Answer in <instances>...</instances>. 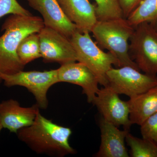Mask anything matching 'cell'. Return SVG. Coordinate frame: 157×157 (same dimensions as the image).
I'll list each match as a JSON object with an SVG mask.
<instances>
[{"label": "cell", "instance_id": "obj_17", "mask_svg": "<svg viewBox=\"0 0 157 157\" xmlns=\"http://www.w3.org/2000/svg\"><path fill=\"white\" fill-rule=\"evenodd\" d=\"M17 53L24 66L36 59L42 57L38 33L30 34L22 39L17 48Z\"/></svg>", "mask_w": 157, "mask_h": 157}, {"label": "cell", "instance_id": "obj_12", "mask_svg": "<svg viewBox=\"0 0 157 157\" xmlns=\"http://www.w3.org/2000/svg\"><path fill=\"white\" fill-rule=\"evenodd\" d=\"M27 1L31 7L42 14L45 26L58 31L69 39L77 31L76 25L68 19L57 0Z\"/></svg>", "mask_w": 157, "mask_h": 157}, {"label": "cell", "instance_id": "obj_15", "mask_svg": "<svg viewBox=\"0 0 157 157\" xmlns=\"http://www.w3.org/2000/svg\"><path fill=\"white\" fill-rule=\"evenodd\" d=\"M130 120L132 124L140 125L157 112V85L147 91L130 98Z\"/></svg>", "mask_w": 157, "mask_h": 157}, {"label": "cell", "instance_id": "obj_9", "mask_svg": "<svg viewBox=\"0 0 157 157\" xmlns=\"http://www.w3.org/2000/svg\"><path fill=\"white\" fill-rule=\"evenodd\" d=\"M92 104L97 107L105 120L118 127L122 126L124 130L129 131L132 124L129 117L128 103L122 101L109 86L98 90Z\"/></svg>", "mask_w": 157, "mask_h": 157}, {"label": "cell", "instance_id": "obj_11", "mask_svg": "<svg viewBox=\"0 0 157 157\" xmlns=\"http://www.w3.org/2000/svg\"><path fill=\"white\" fill-rule=\"evenodd\" d=\"M37 104L30 107H22L14 99L0 103V121L3 128L16 134L20 129L33 123L39 111Z\"/></svg>", "mask_w": 157, "mask_h": 157}, {"label": "cell", "instance_id": "obj_13", "mask_svg": "<svg viewBox=\"0 0 157 157\" xmlns=\"http://www.w3.org/2000/svg\"><path fill=\"white\" fill-rule=\"evenodd\" d=\"M68 19L81 33H90L98 21L96 6L89 0H57Z\"/></svg>", "mask_w": 157, "mask_h": 157}, {"label": "cell", "instance_id": "obj_7", "mask_svg": "<svg viewBox=\"0 0 157 157\" xmlns=\"http://www.w3.org/2000/svg\"><path fill=\"white\" fill-rule=\"evenodd\" d=\"M108 84L118 94L129 98L147 91L157 85V76L143 74L129 66L112 68L107 74Z\"/></svg>", "mask_w": 157, "mask_h": 157}, {"label": "cell", "instance_id": "obj_6", "mask_svg": "<svg viewBox=\"0 0 157 157\" xmlns=\"http://www.w3.org/2000/svg\"><path fill=\"white\" fill-rule=\"evenodd\" d=\"M0 77L7 87L26 88L33 95L39 108L44 109L48 107L47 94L48 90L54 85L59 82L57 69L43 72L22 70L11 75L0 73Z\"/></svg>", "mask_w": 157, "mask_h": 157}, {"label": "cell", "instance_id": "obj_19", "mask_svg": "<svg viewBox=\"0 0 157 157\" xmlns=\"http://www.w3.org/2000/svg\"><path fill=\"white\" fill-rule=\"evenodd\" d=\"M98 21L124 17L118 0H95Z\"/></svg>", "mask_w": 157, "mask_h": 157}, {"label": "cell", "instance_id": "obj_1", "mask_svg": "<svg viewBox=\"0 0 157 157\" xmlns=\"http://www.w3.org/2000/svg\"><path fill=\"white\" fill-rule=\"evenodd\" d=\"M72 130L37 113L33 123L19 130L16 135L21 141L39 154L63 157L76 151L69 143Z\"/></svg>", "mask_w": 157, "mask_h": 157}, {"label": "cell", "instance_id": "obj_21", "mask_svg": "<svg viewBox=\"0 0 157 157\" xmlns=\"http://www.w3.org/2000/svg\"><path fill=\"white\" fill-rule=\"evenodd\" d=\"M140 126L142 138L157 144V112L146 119Z\"/></svg>", "mask_w": 157, "mask_h": 157}, {"label": "cell", "instance_id": "obj_4", "mask_svg": "<svg viewBox=\"0 0 157 157\" xmlns=\"http://www.w3.org/2000/svg\"><path fill=\"white\" fill-rule=\"evenodd\" d=\"M90 33H81L76 31L70 39L76 52L77 61L89 68L98 78L99 84H108L107 74L112 68L117 66V59L110 52H105L93 41Z\"/></svg>", "mask_w": 157, "mask_h": 157}, {"label": "cell", "instance_id": "obj_10", "mask_svg": "<svg viewBox=\"0 0 157 157\" xmlns=\"http://www.w3.org/2000/svg\"><path fill=\"white\" fill-rule=\"evenodd\" d=\"M58 70L59 82H68L81 86L88 102L92 103L98 90V78L89 68L81 63L62 65Z\"/></svg>", "mask_w": 157, "mask_h": 157}, {"label": "cell", "instance_id": "obj_20", "mask_svg": "<svg viewBox=\"0 0 157 157\" xmlns=\"http://www.w3.org/2000/svg\"><path fill=\"white\" fill-rule=\"evenodd\" d=\"M12 14L32 15L29 11L21 6L17 0H0V18L7 14Z\"/></svg>", "mask_w": 157, "mask_h": 157}, {"label": "cell", "instance_id": "obj_5", "mask_svg": "<svg viewBox=\"0 0 157 157\" xmlns=\"http://www.w3.org/2000/svg\"><path fill=\"white\" fill-rule=\"evenodd\" d=\"M129 51L140 70L151 76L157 74V31L151 23L135 27L130 39Z\"/></svg>", "mask_w": 157, "mask_h": 157}, {"label": "cell", "instance_id": "obj_16", "mask_svg": "<svg viewBox=\"0 0 157 157\" xmlns=\"http://www.w3.org/2000/svg\"><path fill=\"white\" fill-rule=\"evenodd\" d=\"M127 19L135 28L144 22L152 23L157 19V0H142Z\"/></svg>", "mask_w": 157, "mask_h": 157}, {"label": "cell", "instance_id": "obj_3", "mask_svg": "<svg viewBox=\"0 0 157 157\" xmlns=\"http://www.w3.org/2000/svg\"><path fill=\"white\" fill-rule=\"evenodd\" d=\"M135 29L127 18L121 17L98 21L91 33L100 47L115 57L118 67L129 66L140 70L129 51V41Z\"/></svg>", "mask_w": 157, "mask_h": 157}, {"label": "cell", "instance_id": "obj_14", "mask_svg": "<svg viewBox=\"0 0 157 157\" xmlns=\"http://www.w3.org/2000/svg\"><path fill=\"white\" fill-rule=\"evenodd\" d=\"M101 143L97 157H128L125 138L129 131L118 127L101 118L100 122Z\"/></svg>", "mask_w": 157, "mask_h": 157}, {"label": "cell", "instance_id": "obj_23", "mask_svg": "<svg viewBox=\"0 0 157 157\" xmlns=\"http://www.w3.org/2000/svg\"><path fill=\"white\" fill-rule=\"evenodd\" d=\"M151 24L153 25L154 26L155 28V29L157 31V19L155 21Z\"/></svg>", "mask_w": 157, "mask_h": 157}, {"label": "cell", "instance_id": "obj_24", "mask_svg": "<svg viewBox=\"0 0 157 157\" xmlns=\"http://www.w3.org/2000/svg\"><path fill=\"white\" fill-rule=\"evenodd\" d=\"M3 128H3L2 125V123H1V121H0V133H1L2 129Z\"/></svg>", "mask_w": 157, "mask_h": 157}, {"label": "cell", "instance_id": "obj_8", "mask_svg": "<svg viewBox=\"0 0 157 157\" xmlns=\"http://www.w3.org/2000/svg\"><path fill=\"white\" fill-rule=\"evenodd\" d=\"M40 52L46 63L61 65L77 61L76 52L70 39L53 29L44 26L38 33Z\"/></svg>", "mask_w": 157, "mask_h": 157}, {"label": "cell", "instance_id": "obj_22", "mask_svg": "<svg viewBox=\"0 0 157 157\" xmlns=\"http://www.w3.org/2000/svg\"><path fill=\"white\" fill-rule=\"evenodd\" d=\"M124 18H127L140 4L142 0H118Z\"/></svg>", "mask_w": 157, "mask_h": 157}, {"label": "cell", "instance_id": "obj_2", "mask_svg": "<svg viewBox=\"0 0 157 157\" xmlns=\"http://www.w3.org/2000/svg\"><path fill=\"white\" fill-rule=\"evenodd\" d=\"M45 26L43 19L33 15L11 14L2 25L4 33L0 36V73L14 74L23 70L17 49L22 39L38 33ZM0 77V85L2 82Z\"/></svg>", "mask_w": 157, "mask_h": 157}, {"label": "cell", "instance_id": "obj_18", "mask_svg": "<svg viewBox=\"0 0 157 157\" xmlns=\"http://www.w3.org/2000/svg\"><path fill=\"white\" fill-rule=\"evenodd\" d=\"M125 141L131 148V157H157V144L151 140L135 137L129 132Z\"/></svg>", "mask_w": 157, "mask_h": 157}]
</instances>
